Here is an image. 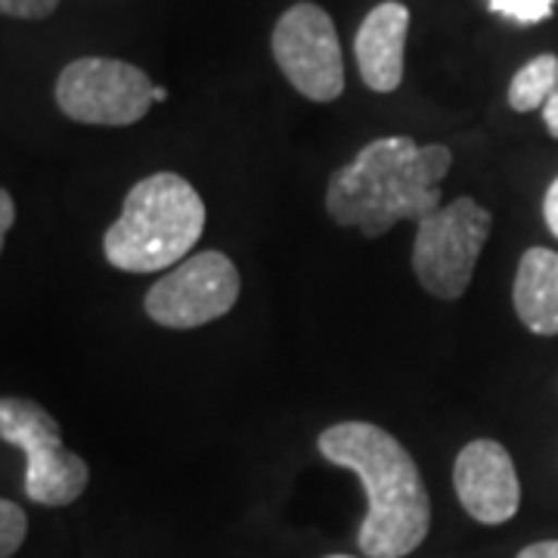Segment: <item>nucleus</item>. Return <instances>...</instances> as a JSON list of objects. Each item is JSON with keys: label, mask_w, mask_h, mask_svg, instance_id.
<instances>
[{"label": "nucleus", "mask_w": 558, "mask_h": 558, "mask_svg": "<svg viewBox=\"0 0 558 558\" xmlns=\"http://www.w3.org/2000/svg\"><path fill=\"white\" fill-rule=\"evenodd\" d=\"M490 230L494 215L469 196L447 202L435 215L418 220L413 242V274L418 286L440 301L462 299Z\"/></svg>", "instance_id": "20e7f679"}, {"label": "nucleus", "mask_w": 558, "mask_h": 558, "mask_svg": "<svg viewBox=\"0 0 558 558\" xmlns=\"http://www.w3.org/2000/svg\"><path fill=\"white\" fill-rule=\"evenodd\" d=\"M28 537V519L16 502L0 499V558H13Z\"/></svg>", "instance_id": "4468645a"}, {"label": "nucleus", "mask_w": 558, "mask_h": 558, "mask_svg": "<svg viewBox=\"0 0 558 558\" xmlns=\"http://www.w3.org/2000/svg\"><path fill=\"white\" fill-rule=\"evenodd\" d=\"M509 106L515 112H543V124L549 137L558 140V57L539 53L531 62H524L509 81Z\"/></svg>", "instance_id": "f8f14e48"}, {"label": "nucleus", "mask_w": 558, "mask_h": 558, "mask_svg": "<svg viewBox=\"0 0 558 558\" xmlns=\"http://www.w3.org/2000/svg\"><path fill=\"white\" fill-rule=\"evenodd\" d=\"M543 220H546L549 233L558 240V178L546 186V196H543Z\"/></svg>", "instance_id": "dca6fc26"}, {"label": "nucleus", "mask_w": 558, "mask_h": 558, "mask_svg": "<svg viewBox=\"0 0 558 558\" xmlns=\"http://www.w3.org/2000/svg\"><path fill=\"white\" fill-rule=\"evenodd\" d=\"M153 100L165 102L168 100V90H165V87H156V90H153Z\"/></svg>", "instance_id": "6ab92c4d"}, {"label": "nucleus", "mask_w": 558, "mask_h": 558, "mask_svg": "<svg viewBox=\"0 0 558 558\" xmlns=\"http://www.w3.org/2000/svg\"><path fill=\"white\" fill-rule=\"evenodd\" d=\"M453 168L444 143L418 146L413 137H379L332 171L326 183V211L339 227H354L379 240L400 220H425L440 205V183Z\"/></svg>", "instance_id": "f03ea898"}, {"label": "nucleus", "mask_w": 558, "mask_h": 558, "mask_svg": "<svg viewBox=\"0 0 558 558\" xmlns=\"http://www.w3.org/2000/svg\"><path fill=\"white\" fill-rule=\"evenodd\" d=\"M205 233V202L174 171L143 178L124 196L119 220L102 236V255L124 274L171 270Z\"/></svg>", "instance_id": "7ed1b4c3"}, {"label": "nucleus", "mask_w": 558, "mask_h": 558, "mask_svg": "<svg viewBox=\"0 0 558 558\" xmlns=\"http://www.w3.org/2000/svg\"><path fill=\"white\" fill-rule=\"evenodd\" d=\"M60 0H0V16L10 20H47L53 16Z\"/></svg>", "instance_id": "2eb2a0df"}, {"label": "nucleus", "mask_w": 558, "mask_h": 558, "mask_svg": "<svg viewBox=\"0 0 558 558\" xmlns=\"http://www.w3.org/2000/svg\"><path fill=\"white\" fill-rule=\"evenodd\" d=\"M410 32V10L388 0L366 13L354 38V57L363 84L376 94H395L403 81V50Z\"/></svg>", "instance_id": "9d476101"}, {"label": "nucleus", "mask_w": 558, "mask_h": 558, "mask_svg": "<svg viewBox=\"0 0 558 558\" xmlns=\"http://www.w3.org/2000/svg\"><path fill=\"white\" fill-rule=\"evenodd\" d=\"M453 487L462 509L481 524H506L521 506L519 469L499 440L478 438L459 450Z\"/></svg>", "instance_id": "1a4fd4ad"}, {"label": "nucleus", "mask_w": 558, "mask_h": 558, "mask_svg": "<svg viewBox=\"0 0 558 558\" xmlns=\"http://www.w3.org/2000/svg\"><path fill=\"white\" fill-rule=\"evenodd\" d=\"M153 81L134 62L112 57H81L57 78V106L78 124L128 128L153 106Z\"/></svg>", "instance_id": "423d86ee"}, {"label": "nucleus", "mask_w": 558, "mask_h": 558, "mask_svg": "<svg viewBox=\"0 0 558 558\" xmlns=\"http://www.w3.org/2000/svg\"><path fill=\"white\" fill-rule=\"evenodd\" d=\"M512 304L521 326L534 336H558V252L534 245L519 260Z\"/></svg>", "instance_id": "9b49d317"}, {"label": "nucleus", "mask_w": 558, "mask_h": 558, "mask_svg": "<svg viewBox=\"0 0 558 558\" xmlns=\"http://www.w3.org/2000/svg\"><path fill=\"white\" fill-rule=\"evenodd\" d=\"M13 220H16V202H13V196L0 186V252H3V240H7V233H10Z\"/></svg>", "instance_id": "f3484780"}, {"label": "nucleus", "mask_w": 558, "mask_h": 558, "mask_svg": "<svg viewBox=\"0 0 558 558\" xmlns=\"http://www.w3.org/2000/svg\"><path fill=\"white\" fill-rule=\"evenodd\" d=\"M0 440L25 453V497L38 506H69L87 490V462L62 444L60 422L40 403L0 398Z\"/></svg>", "instance_id": "39448f33"}, {"label": "nucleus", "mask_w": 558, "mask_h": 558, "mask_svg": "<svg viewBox=\"0 0 558 558\" xmlns=\"http://www.w3.org/2000/svg\"><path fill=\"white\" fill-rule=\"evenodd\" d=\"M326 558H354V556H326Z\"/></svg>", "instance_id": "aec40b11"}, {"label": "nucleus", "mask_w": 558, "mask_h": 558, "mask_svg": "<svg viewBox=\"0 0 558 558\" xmlns=\"http://www.w3.org/2000/svg\"><path fill=\"white\" fill-rule=\"evenodd\" d=\"M515 558H558V539H539L524 546Z\"/></svg>", "instance_id": "a211bd4d"}, {"label": "nucleus", "mask_w": 558, "mask_h": 558, "mask_svg": "<svg viewBox=\"0 0 558 558\" xmlns=\"http://www.w3.org/2000/svg\"><path fill=\"white\" fill-rule=\"evenodd\" d=\"M274 60L301 97L339 100L344 90V57L332 16L317 3H292L274 25Z\"/></svg>", "instance_id": "0eeeda50"}, {"label": "nucleus", "mask_w": 558, "mask_h": 558, "mask_svg": "<svg viewBox=\"0 0 558 558\" xmlns=\"http://www.w3.org/2000/svg\"><path fill=\"white\" fill-rule=\"evenodd\" d=\"M487 7L515 25H537L556 13V0H487Z\"/></svg>", "instance_id": "ddd939ff"}, {"label": "nucleus", "mask_w": 558, "mask_h": 558, "mask_svg": "<svg viewBox=\"0 0 558 558\" xmlns=\"http://www.w3.org/2000/svg\"><path fill=\"white\" fill-rule=\"evenodd\" d=\"M319 457L354 472L366 490L357 546L366 558H407L432 527V499L416 459L376 422H339L317 438Z\"/></svg>", "instance_id": "f257e3e1"}, {"label": "nucleus", "mask_w": 558, "mask_h": 558, "mask_svg": "<svg viewBox=\"0 0 558 558\" xmlns=\"http://www.w3.org/2000/svg\"><path fill=\"white\" fill-rule=\"evenodd\" d=\"M242 279L223 252H199L180 260L146 292V314L165 329H199L227 317L240 301Z\"/></svg>", "instance_id": "6e6552de"}]
</instances>
